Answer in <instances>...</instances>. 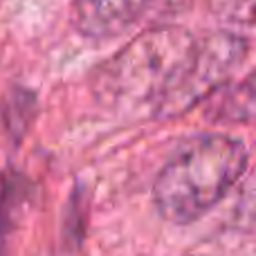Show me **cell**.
<instances>
[{
  "mask_svg": "<svg viewBox=\"0 0 256 256\" xmlns=\"http://www.w3.org/2000/svg\"><path fill=\"white\" fill-rule=\"evenodd\" d=\"M186 256H198V254H186Z\"/></svg>",
  "mask_w": 256,
  "mask_h": 256,
  "instance_id": "8fae6325",
  "label": "cell"
},
{
  "mask_svg": "<svg viewBox=\"0 0 256 256\" xmlns=\"http://www.w3.org/2000/svg\"><path fill=\"white\" fill-rule=\"evenodd\" d=\"M248 148L220 132L182 144L153 182L158 214L173 225H191L212 212L248 171Z\"/></svg>",
  "mask_w": 256,
  "mask_h": 256,
  "instance_id": "6da1fadb",
  "label": "cell"
},
{
  "mask_svg": "<svg viewBox=\"0 0 256 256\" xmlns=\"http://www.w3.org/2000/svg\"><path fill=\"white\" fill-rule=\"evenodd\" d=\"M220 124L256 126V68L234 86H225L209 112Z\"/></svg>",
  "mask_w": 256,
  "mask_h": 256,
  "instance_id": "5b68a950",
  "label": "cell"
},
{
  "mask_svg": "<svg viewBox=\"0 0 256 256\" xmlns=\"http://www.w3.org/2000/svg\"><path fill=\"white\" fill-rule=\"evenodd\" d=\"M248 56V40L234 32H212L196 38L189 56L164 94L158 99L150 115L155 120H176L200 102L220 92L234 70Z\"/></svg>",
  "mask_w": 256,
  "mask_h": 256,
  "instance_id": "3957f363",
  "label": "cell"
},
{
  "mask_svg": "<svg viewBox=\"0 0 256 256\" xmlns=\"http://www.w3.org/2000/svg\"><path fill=\"white\" fill-rule=\"evenodd\" d=\"M240 186L236 194L234 207H232V222L236 227H256V168L245 171V176L240 178Z\"/></svg>",
  "mask_w": 256,
  "mask_h": 256,
  "instance_id": "ba28073f",
  "label": "cell"
},
{
  "mask_svg": "<svg viewBox=\"0 0 256 256\" xmlns=\"http://www.w3.org/2000/svg\"><path fill=\"white\" fill-rule=\"evenodd\" d=\"M232 12L238 20H256V0H232Z\"/></svg>",
  "mask_w": 256,
  "mask_h": 256,
  "instance_id": "30bf717a",
  "label": "cell"
},
{
  "mask_svg": "<svg viewBox=\"0 0 256 256\" xmlns=\"http://www.w3.org/2000/svg\"><path fill=\"white\" fill-rule=\"evenodd\" d=\"M155 0H74L72 25L86 38L106 40L124 34Z\"/></svg>",
  "mask_w": 256,
  "mask_h": 256,
  "instance_id": "277c9868",
  "label": "cell"
},
{
  "mask_svg": "<svg viewBox=\"0 0 256 256\" xmlns=\"http://www.w3.org/2000/svg\"><path fill=\"white\" fill-rule=\"evenodd\" d=\"M25 198V186L18 184L16 178L0 173V250L4 248L16 222V212Z\"/></svg>",
  "mask_w": 256,
  "mask_h": 256,
  "instance_id": "52a82bcc",
  "label": "cell"
},
{
  "mask_svg": "<svg viewBox=\"0 0 256 256\" xmlns=\"http://www.w3.org/2000/svg\"><path fill=\"white\" fill-rule=\"evenodd\" d=\"M86 196H84V189H79L76 186L74 191H72L70 200H68V207H66V216H63V240H66L68 245H72V248H76V245H81V240H84V234H86V212H88V207H86Z\"/></svg>",
  "mask_w": 256,
  "mask_h": 256,
  "instance_id": "9c48e42d",
  "label": "cell"
},
{
  "mask_svg": "<svg viewBox=\"0 0 256 256\" xmlns=\"http://www.w3.org/2000/svg\"><path fill=\"white\" fill-rule=\"evenodd\" d=\"M196 38L180 25L140 34L99 72V92L124 106H153L189 56Z\"/></svg>",
  "mask_w": 256,
  "mask_h": 256,
  "instance_id": "7a4b0ae2",
  "label": "cell"
},
{
  "mask_svg": "<svg viewBox=\"0 0 256 256\" xmlns=\"http://www.w3.org/2000/svg\"><path fill=\"white\" fill-rule=\"evenodd\" d=\"M38 115V97L34 90L14 86L0 99V124L14 146H20Z\"/></svg>",
  "mask_w": 256,
  "mask_h": 256,
  "instance_id": "8992f818",
  "label": "cell"
}]
</instances>
